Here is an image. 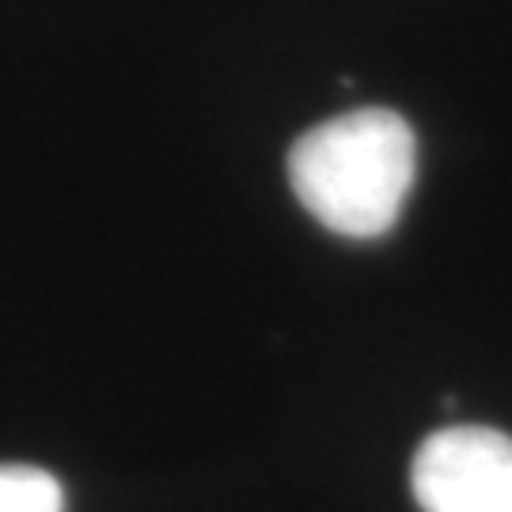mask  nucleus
Returning <instances> with one entry per match:
<instances>
[{
	"label": "nucleus",
	"mask_w": 512,
	"mask_h": 512,
	"mask_svg": "<svg viewBox=\"0 0 512 512\" xmlns=\"http://www.w3.org/2000/svg\"><path fill=\"white\" fill-rule=\"evenodd\" d=\"M418 175V141L403 114L361 107L296 137L289 183L323 228L376 239L395 228Z\"/></svg>",
	"instance_id": "1"
},
{
	"label": "nucleus",
	"mask_w": 512,
	"mask_h": 512,
	"mask_svg": "<svg viewBox=\"0 0 512 512\" xmlns=\"http://www.w3.org/2000/svg\"><path fill=\"white\" fill-rule=\"evenodd\" d=\"M0 512H65V490L42 467L0 463Z\"/></svg>",
	"instance_id": "3"
},
{
	"label": "nucleus",
	"mask_w": 512,
	"mask_h": 512,
	"mask_svg": "<svg viewBox=\"0 0 512 512\" xmlns=\"http://www.w3.org/2000/svg\"><path fill=\"white\" fill-rule=\"evenodd\" d=\"M421 512H512V437L490 425H448L414 456Z\"/></svg>",
	"instance_id": "2"
}]
</instances>
